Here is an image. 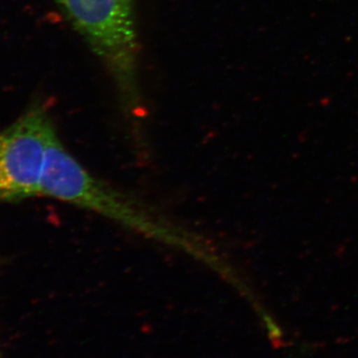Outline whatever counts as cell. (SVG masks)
Wrapping results in <instances>:
<instances>
[{"instance_id": "cell-2", "label": "cell", "mask_w": 358, "mask_h": 358, "mask_svg": "<svg viewBox=\"0 0 358 358\" xmlns=\"http://www.w3.org/2000/svg\"><path fill=\"white\" fill-rule=\"evenodd\" d=\"M114 77L124 105L138 108V38L133 0H56Z\"/></svg>"}, {"instance_id": "cell-4", "label": "cell", "mask_w": 358, "mask_h": 358, "mask_svg": "<svg viewBox=\"0 0 358 358\" xmlns=\"http://www.w3.org/2000/svg\"><path fill=\"white\" fill-rule=\"evenodd\" d=\"M0 358H3L2 357L1 352H0Z\"/></svg>"}, {"instance_id": "cell-1", "label": "cell", "mask_w": 358, "mask_h": 358, "mask_svg": "<svg viewBox=\"0 0 358 358\" xmlns=\"http://www.w3.org/2000/svg\"><path fill=\"white\" fill-rule=\"evenodd\" d=\"M40 195L95 212L143 237L182 252L226 279L233 278L227 264L204 237L90 173L66 148L58 134L47 152Z\"/></svg>"}, {"instance_id": "cell-3", "label": "cell", "mask_w": 358, "mask_h": 358, "mask_svg": "<svg viewBox=\"0 0 358 358\" xmlns=\"http://www.w3.org/2000/svg\"><path fill=\"white\" fill-rule=\"evenodd\" d=\"M57 136L48 113L33 107L0 131V202L40 195L47 152Z\"/></svg>"}]
</instances>
